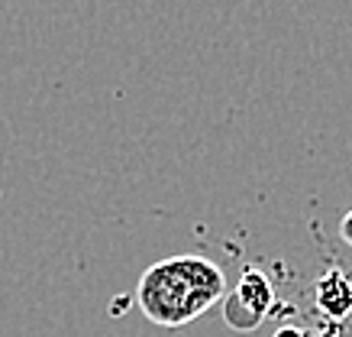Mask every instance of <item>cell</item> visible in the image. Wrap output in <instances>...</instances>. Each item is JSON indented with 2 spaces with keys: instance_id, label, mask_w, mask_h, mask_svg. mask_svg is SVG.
I'll use <instances>...</instances> for the list:
<instances>
[{
  "instance_id": "obj_1",
  "label": "cell",
  "mask_w": 352,
  "mask_h": 337,
  "mask_svg": "<svg viewBox=\"0 0 352 337\" xmlns=\"http://www.w3.org/2000/svg\"><path fill=\"white\" fill-rule=\"evenodd\" d=\"M226 276L214 260L182 253L171 260L152 263L139 276L136 302L142 315L159 327H184L194 318L207 315L226 298Z\"/></svg>"
},
{
  "instance_id": "obj_2",
  "label": "cell",
  "mask_w": 352,
  "mask_h": 337,
  "mask_svg": "<svg viewBox=\"0 0 352 337\" xmlns=\"http://www.w3.org/2000/svg\"><path fill=\"white\" fill-rule=\"evenodd\" d=\"M314 308L317 315L330 318L333 325L352 318V269L346 266L323 269L314 283Z\"/></svg>"
},
{
  "instance_id": "obj_3",
  "label": "cell",
  "mask_w": 352,
  "mask_h": 337,
  "mask_svg": "<svg viewBox=\"0 0 352 337\" xmlns=\"http://www.w3.org/2000/svg\"><path fill=\"white\" fill-rule=\"evenodd\" d=\"M230 292H233L249 312H256L258 318H268L272 308H275V285H272V279H268L265 272H258V269H245Z\"/></svg>"
},
{
  "instance_id": "obj_4",
  "label": "cell",
  "mask_w": 352,
  "mask_h": 337,
  "mask_svg": "<svg viewBox=\"0 0 352 337\" xmlns=\"http://www.w3.org/2000/svg\"><path fill=\"white\" fill-rule=\"evenodd\" d=\"M223 321L233 327V331H239V334H249V331L262 327L265 318H258L256 312H249V308H245L233 292H226V298H223Z\"/></svg>"
},
{
  "instance_id": "obj_5",
  "label": "cell",
  "mask_w": 352,
  "mask_h": 337,
  "mask_svg": "<svg viewBox=\"0 0 352 337\" xmlns=\"http://www.w3.org/2000/svg\"><path fill=\"white\" fill-rule=\"evenodd\" d=\"M275 337H317L310 327H300V325H281L275 331Z\"/></svg>"
},
{
  "instance_id": "obj_6",
  "label": "cell",
  "mask_w": 352,
  "mask_h": 337,
  "mask_svg": "<svg viewBox=\"0 0 352 337\" xmlns=\"http://www.w3.org/2000/svg\"><path fill=\"white\" fill-rule=\"evenodd\" d=\"M340 237L346 247H352V207H349V214H342V221H340Z\"/></svg>"
},
{
  "instance_id": "obj_7",
  "label": "cell",
  "mask_w": 352,
  "mask_h": 337,
  "mask_svg": "<svg viewBox=\"0 0 352 337\" xmlns=\"http://www.w3.org/2000/svg\"><path fill=\"white\" fill-rule=\"evenodd\" d=\"M333 337H352V318H346V321L333 327Z\"/></svg>"
}]
</instances>
